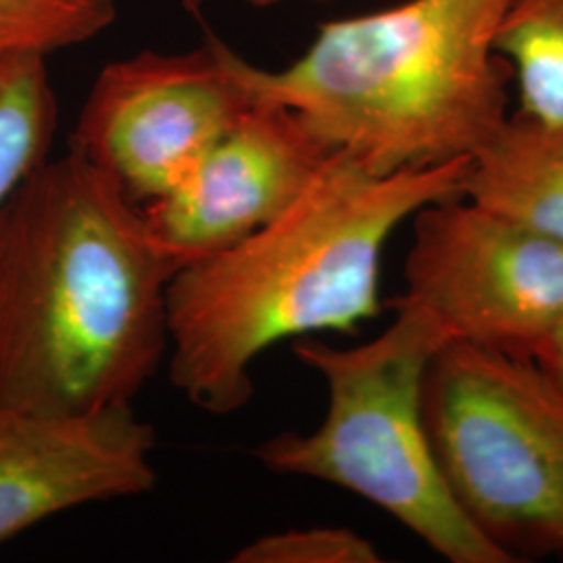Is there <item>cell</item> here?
<instances>
[{
	"label": "cell",
	"mask_w": 563,
	"mask_h": 563,
	"mask_svg": "<svg viewBox=\"0 0 563 563\" xmlns=\"http://www.w3.org/2000/svg\"><path fill=\"white\" fill-rule=\"evenodd\" d=\"M174 274L118 181L71 148L41 163L0 211V405H132L167 362Z\"/></svg>",
	"instance_id": "6da1fadb"
},
{
	"label": "cell",
	"mask_w": 563,
	"mask_h": 563,
	"mask_svg": "<svg viewBox=\"0 0 563 563\" xmlns=\"http://www.w3.org/2000/svg\"><path fill=\"white\" fill-rule=\"evenodd\" d=\"M467 162L374 174L330 153L274 222L169 282V380L211 416L241 411L276 342L378 318L384 246L430 202L462 195Z\"/></svg>",
	"instance_id": "7a4b0ae2"
},
{
	"label": "cell",
	"mask_w": 563,
	"mask_h": 563,
	"mask_svg": "<svg viewBox=\"0 0 563 563\" xmlns=\"http://www.w3.org/2000/svg\"><path fill=\"white\" fill-rule=\"evenodd\" d=\"M509 0H407L325 21L282 69L239 55L253 102L295 111L374 174L472 159L504 125L514 86L497 51Z\"/></svg>",
	"instance_id": "3957f363"
},
{
	"label": "cell",
	"mask_w": 563,
	"mask_h": 563,
	"mask_svg": "<svg viewBox=\"0 0 563 563\" xmlns=\"http://www.w3.org/2000/svg\"><path fill=\"white\" fill-rule=\"evenodd\" d=\"M388 305L395 320L372 341H295V355L325 384V416L311 432L272 437L257 460L274 474L355 493L444 562L509 563L455 504L423 420L426 372L453 336L422 307Z\"/></svg>",
	"instance_id": "277c9868"
},
{
	"label": "cell",
	"mask_w": 563,
	"mask_h": 563,
	"mask_svg": "<svg viewBox=\"0 0 563 563\" xmlns=\"http://www.w3.org/2000/svg\"><path fill=\"white\" fill-rule=\"evenodd\" d=\"M423 420L463 516L509 563L563 562V395L528 357L449 342Z\"/></svg>",
	"instance_id": "5b68a950"
},
{
	"label": "cell",
	"mask_w": 563,
	"mask_h": 563,
	"mask_svg": "<svg viewBox=\"0 0 563 563\" xmlns=\"http://www.w3.org/2000/svg\"><path fill=\"white\" fill-rule=\"evenodd\" d=\"M239 53L207 41L186 53L142 51L102 67L69 148L139 205L172 192L255 104Z\"/></svg>",
	"instance_id": "8992f818"
},
{
	"label": "cell",
	"mask_w": 563,
	"mask_h": 563,
	"mask_svg": "<svg viewBox=\"0 0 563 563\" xmlns=\"http://www.w3.org/2000/svg\"><path fill=\"white\" fill-rule=\"evenodd\" d=\"M405 290L393 302L430 311L467 342L532 357L563 311V244L460 197L413 218Z\"/></svg>",
	"instance_id": "52a82bcc"
},
{
	"label": "cell",
	"mask_w": 563,
	"mask_h": 563,
	"mask_svg": "<svg viewBox=\"0 0 563 563\" xmlns=\"http://www.w3.org/2000/svg\"><path fill=\"white\" fill-rule=\"evenodd\" d=\"M330 153L295 111L255 102L172 192L142 205L151 236L176 272L209 260L282 216Z\"/></svg>",
	"instance_id": "ba28073f"
},
{
	"label": "cell",
	"mask_w": 563,
	"mask_h": 563,
	"mask_svg": "<svg viewBox=\"0 0 563 563\" xmlns=\"http://www.w3.org/2000/svg\"><path fill=\"white\" fill-rule=\"evenodd\" d=\"M155 444L132 405L90 413L0 405V544L67 509L153 490Z\"/></svg>",
	"instance_id": "9c48e42d"
},
{
	"label": "cell",
	"mask_w": 563,
	"mask_h": 563,
	"mask_svg": "<svg viewBox=\"0 0 563 563\" xmlns=\"http://www.w3.org/2000/svg\"><path fill=\"white\" fill-rule=\"evenodd\" d=\"M462 197L563 244V123L509 113L467 162Z\"/></svg>",
	"instance_id": "30bf717a"
},
{
	"label": "cell",
	"mask_w": 563,
	"mask_h": 563,
	"mask_svg": "<svg viewBox=\"0 0 563 563\" xmlns=\"http://www.w3.org/2000/svg\"><path fill=\"white\" fill-rule=\"evenodd\" d=\"M59 104L44 57H0V211L48 159Z\"/></svg>",
	"instance_id": "8fae6325"
},
{
	"label": "cell",
	"mask_w": 563,
	"mask_h": 563,
	"mask_svg": "<svg viewBox=\"0 0 563 563\" xmlns=\"http://www.w3.org/2000/svg\"><path fill=\"white\" fill-rule=\"evenodd\" d=\"M497 51L518 92L516 111L563 123V0H509Z\"/></svg>",
	"instance_id": "7c38bea8"
},
{
	"label": "cell",
	"mask_w": 563,
	"mask_h": 563,
	"mask_svg": "<svg viewBox=\"0 0 563 563\" xmlns=\"http://www.w3.org/2000/svg\"><path fill=\"white\" fill-rule=\"evenodd\" d=\"M118 0H0V57H44L97 38Z\"/></svg>",
	"instance_id": "4fadbf2b"
},
{
	"label": "cell",
	"mask_w": 563,
	"mask_h": 563,
	"mask_svg": "<svg viewBox=\"0 0 563 563\" xmlns=\"http://www.w3.org/2000/svg\"><path fill=\"white\" fill-rule=\"evenodd\" d=\"M236 563H378L383 555L351 528L316 526L265 534L232 558Z\"/></svg>",
	"instance_id": "5bb4252c"
},
{
	"label": "cell",
	"mask_w": 563,
	"mask_h": 563,
	"mask_svg": "<svg viewBox=\"0 0 563 563\" xmlns=\"http://www.w3.org/2000/svg\"><path fill=\"white\" fill-rule=\"evenodd\" d=\"M544 378L563 395V311L562 316L549 328L543 341L537 344L532 357Z\"/></svg>",
	"instance_id": "9a60e30c"
},
{
	"label": "cell",
	"mask_w": 563,
	"mask_h": 563,
	"mask_svg": "<svg viewBox=\"0 0 563 563\" xmlns=\"http://www.w3.org/2000/svg\"><path fill=\"white\" fill-rule=\"evenodd\" d=\"M244 2H249V4H253V7H260V9H265V7L278 4L282 0H244Z\"/></svg>",
	"instance_id": "2e32d148"
},
{
	"label": "cell",
	"mask_w": 563,
	"mask_h": 563,
	"mask_svg": "<svg viewBox=\"0 0 563 563\" xmlns=\"http://www.w3.org/2000/svg\"><path fill=\"white\" fill-rule=\"evenodd\" d=\"M320 2H323V0H320Z\"/></svg>",
	"instance_id": "e0dca14e"
}]
</instances>
